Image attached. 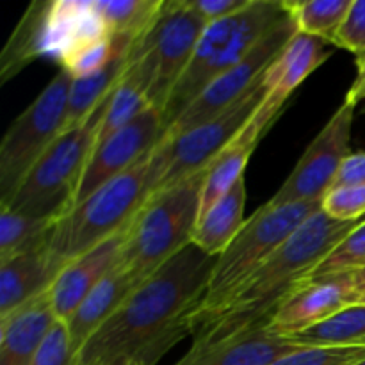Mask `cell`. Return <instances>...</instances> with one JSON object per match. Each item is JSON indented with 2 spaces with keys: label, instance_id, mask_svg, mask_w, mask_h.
Here are the masks:
<instances>
[{
  "label": "cell",
  "instance_id": "1",
  "mask_svg": "<svg viewBox=\"0 0 365 365\" xmlns=\"http://www.w3.org/2000/svg\"><path fill=\"white\" fill-rule=\"evenodd\" d=\"M217 257L191 242L146 278L77 353L75 365H157L185 335Z\"/></svg>",
  "mask_w": 365,
  "mask_h": 365
},
{
  "label": "cell",
  "instance_id": "2",
  "mask_svg": "<svg viewBox=\"0 0 365 365\" xmlns=\"http://www.w3.org/2000/svg\"><path fill=\"white\" fill-rule=\"evenodd\" d=\"M359 223H341L328 217L323 210L309 217L245 282L232 302L195 331V342H216L267 327L280 303L309 280L324 257Z\"/></svg>",
  "mask_w": 365,
  "mask_h": 365
},
{
  "label": "cell",
  "instance_id": "3",
  "mask_svg": "<svg viewBox=\"0 0 365 365\" xmlns=\"http://www.w3.org/2000/svg\"><path fill=\"white\" fill-rule=\"evenodd\" d=\"M321 210V202L271 205L264 203L245 221L237 237L216 259L205 294L189 317L192 335L202 324L232 302L245 282L277 253L309 217Z\"/></svg>",
  "mask_w": 365,
  "mask_h": 365
},
{
  "label": "cell",
  "instance_id": "4",
  "mask_svg": "<svg viewBox=\"0 0 365 365\" xmlns=\"http://www.w3.org/2000/svg\"><path fill=\"white\" fill-rule=\"evenodd\" d=\"M287 16L284 0H252L237 14L207 25L191 63L164 107V130L210 82L245 61Z\"/></svg>",
  "mask_w": 365,
  "mask_h": 365
},
{
  "label": "cell",
  "instance_id": "5",
  "mask_svg": "<svg viewBox=\"0 0 365 365\" xmlns=\"http://www.w3.org/2000/svg\"><path fill=\"white\" fill-rule=\"evenodd\" d=\"M205 175L153 192L130 221L118 266L138 285L192 242Z\"/></svg>",
  "mask_w": 365,
  "mask_h": 365
},
{
  "label": "cell",
  "instance_id": "6",
  "mask_svg": "<svg viewBox=\"0 0 365 365\" xmlns=\"http://www.w3.org/2000/svg\"><path fill=\"white\" fill-rule=\"evenodd\" d=\"M110 95L89 114L84 123L57 138L25 175L14 195L6 203H0V207L25 216L56 221L71 209L86 164L96 145V132Z\"/></svg>",
  "mask_w": 365,
  "mask_h": 365
},
{
  "label": "cell",
  "instance_id": "7",
  "mask_svg": "<svg viewBox=\"0 0 365 365\" xmlns=\"http://www.w3.org/2000/svg\"><path fill=\"white\" fill-rule=\"evenodd\" d=\"M153 152V150H152ZM71 207L56 223L50 248L64 262L125 230L148 198L150 155Z\"/></svg>",
  "mask_w": 365,
  "mask_h": 365
},
{
  "label": "cell",
  "instance_id": "8",
  "mask_svg": "<svg viewBox=\"0 0 365 365\" xmlns=\"http://www.w3.org/2000/svg\"><path fill=\"white\" fill-rule=\"evenodd\" d=\"M266 98L264 75L234 106L214 120L157 143L150 155L148 196L202 173L237 138Z\"/></svg>",
  "mask_w": 365,
  "mask_h": 365
},
{
  "label": "cell",
  "instance_id": "9",
  "mask_svg": "<svg viewBox=\"0 0 365 365\" xmlns=\"http://www.w3.org/2000/svg\"><path fill=\"white\" fill-rule=\"evenodd\" d=\"M73 77L61 70L34 102L11 123L0 143V203H6L25 175L64 130Z\"/></svg>",
  "mask_w": 365,
  "mask_h": 365
},
{
  "label": "cell",
  "instance_id": "10",
  "mask_svg": "<svg viewBox=\"0 0 365 365\" xmlns=\"http://www.w3.org/2000/svg\"><path fill=\"white\" fill-rule=\"evenodd\" d=\"M359 103L346 98L309 148L299 157L292 173L269 200L271 205L321 202L334 187L341 166L351 155V128Z\"/></svg>",
  "mask_w": 365,
  "mask_h": 365
},
{
  "label": "cell",
  "instance_id": "11",
  "mask_svg": "<svg viewBox=\"0 0 365 365\" xmlns=\"http://www.w3.org/2000/svg\"><path fill=\"white\" fill-rule=\"evenodd\" d=\"M298 32L294 20L289 14L273 32L266 36L253 52L245 61L228 70L227 73L220 75L216 81L210 82L191 103L184 109V113L164 130L163 139H173L182 135L191 128L200 127L207 121L214 120L221 113L234 106L239 98L246 95L260 77L266 73L269 64L277 59L289 39Z\"/></svg>",
  "mask_w": 365,
  "mask_h": 365
},
{
  "label": "cell",
  "instance_id": "12",
  "mask_svg": "<svg viewBox=\"0 0 365 365\" xmlns=\"http://www.w3.org/2000/svg\"><path fill=\"white\" fill-rule=\"evenodd\" d=\"M205 27L207 21L189 7L187 0H164L159 16L146 32V45L155 59V78L148 100L160 113L191 63Z\"/></svg>",
  "mask_w": 365,
  "mask_h": 365
},
{
  "label": "cell",
  "instance_id": "13",
  "mask_svg": "<svg viewBox=\"0 0 365 365\" xmlns=\"http://www.w3.org/2000/svg\"><path fill=\"white\" fill-rule=\"evenodd\" d=\"M163 134V113L155 107H148L135 120L96 145L86 164L71 207L82 203L103 184L135 166L155 148Z\"/></svg>",
  "mask_w": 365,
  "mask_h": 365
},
{
  "label": "cell",
  "instance_id": "14",
  "mask_svg": "<svg viewBox=\"0 0 365 365\" xmlns=\"http://www.w3.org/2000/svg\"><path fill=\"white\" fill-rule=\"evenodd\" d=\"M355 303L359 302L349 273L307 280L280 303L267 328L282 337H292L324 323Z\"/></svg>",
  "mask_w": 365,
  "mask_h": 365
},
{
  "label": "cell",
  "instance_id": "15",
  "mask_svg": "<svg viewBox=\"0 0 365 365\" xmlns=\"http://www.w3.org/2000/svg\"><path fill=\"white\" fill-rule=\"evenodd\" d=\"M128 228V227H127ZM127 228L89 252L68 260L50 287V302L57 319L66 323L78 305L88 298L89 292L107 277L120 260Z\"/></svg>",
  "mask_w": 365,
  "mask_h": 365
},
{
  "label": "cell",
  "instance_id": "16",
  "mask_svg": "<svg viewBox=\"0 0 365 365\" xmlns=\"http://www.w3.org/2000/svg\"><path fill=\"white\" fill-rule=\"evenodd\" d=\"M302 346L262 327L216 342H192L173 365H273Z\"/></svg>",
  "mask_w": 365,
  "mask_h": 365
},
{
  "label": "cell",
  "instance_id": "17",
  "mask_svg": "<svg viewBox=\"0 0 365 365\" xmlns=\"http://www.w3.org/2000/svg\"><path fill=\"white\" fill-rule=\"evenodd\" d=\"M280 113V109H273L266 102H262L255 116L239 132L237 138L210 163V166L207 168L205 184H203L200 216L205 214L221 196L227 195L239 178L245 177V170L248 166L250 157L259 146L260 139L273 127Z\"/></svg>",
  "mask_w": 365,
  "mask_h": 365
},
{
  "label": "cell",
  "instance_id": "18",
  "mask_svg": "<svg viewBox=\"0 0 365 365\" xmlns=\"http://www.w3.org/2000/svg\"><path fill=\"white\" fill-rule=\"evenodd\" d=\"M64 266L50 242L0 262V317L48 292Z\"/></svg>",
  "mask_w": 365,
  "mask_h": 365
},
{
  "label": "cell",
  "instance_id": "19",
  "mask_svg": "<svg viewBox=\"0 0 365 365\" xmlns=\"http://www.w3.org/2000/svg\"><path fill=\"white\" fill-rule=\"evenodd\" d=\"M330 56L331 52L323 39L296 32L264 73V102L273 109H284L292 93L317 68L323 66Z\"/></svg>",
  "mask_w": 365,
  "mask_h": 365
},
{
  "label": "cell",
  "instance_id": "20",
  "mask_svg": "<svg viewBox=\"0 0 365 365\" xmlns=\"http://www.w3.org/2000/svg\"><path fill=\"white\" fill-rule=\"evenodd\" d=\"M57 321L50 292L0 317V365H31Z\"/></svg>",
  "mask_w": 365,
  "mask_h": 365
},
{
  "label": "cell",
  "instance_id": "21",
  "mask_svg": "<svg viewBox=\"0 0 365 365\" xmlns=\"http://www.w3.org/2000/svg\"><path fill=\"white\" fill-rule=\"evenodd\" d=\"M138 287L139 285L118 264L107 273V277L89 292L88 298L75 309L70 319L66 321L75 353L81 351L82 346L96 334V330L120 309L121 303Z\"/></svg>",
  "mask_w": 365,
  "mask_h": 365
},
{
  "label": "cell",
  "instance_id": "22",
  "mask_svg": "<svg viewBox=\"0 0 365 365\" xmlns=\"http://www.w3.org/2000/svg\"><path fill=\"white\" fill-rule=\"evenodd\" d=\"M246 178H239L234 187L202 214L192 234V245L210 257H220L237 237L245 225Z\"/></svg>",
  "mask_w": 365,
  "mask_h": 365
},
{
  "label": "cell",
  "instance_id": "23",
  "mask_svg": "<svg viewBox=\"0 0 365 365\" xmlns=\"http://www.w3.org/2000/svg\"><path fill=\"white\" fill-rule=\"evenodd\" d=\"M135 41L118 50L116 56L110 59V63L100 71H96V73L82 78H73L70 89V100H68L66 123H64L63 132L71 130L77 125L84 123L89 114L114 91L118 82L123 77L128 63H130Z\"/></svg>",
  "mask_w": 365,
  "mask_h": 365
},
{
  "label": "cell",
  "instance_id": "24",
  "mask_svg": "<svg viewBox=\"0 0 365 365\" xmlns=\"http://www.w3.org/2000/svg\"><path fill=\"white\" fill-rule=\"evenodd\" d=\"M48 2H34L27 9L25 16L14 29L13 36L7 41L0 61V82H6L32 59L43 57L45 45V20Z\"/></svg>",
  "mask_w": 365,
  "mask_h": 365
},
{
  "label": "cell",
  "instance_id": "25",
  "mask_svg": "<svg viewBox=\"0 0 365 365\" xmlns=\"http://www.w3.org/2000/svg\"><path fill=\"white\" fill-rule=\"evenodd\" d=\"M56 220L31 217L0 207V262L52 242Z\"/></svg>",
  "mask_w": 365,
  "mask_h": 365
},
{
  "label": "cell",
  "instance_id": "26",
  "mask_svg": "<svg viewBox=\"0 0 365 365\" xmlns=\"http://www.w3.org/2000/svg\"><path fill=\"white\" fill-rule=\"evenodd\" d=\"M164 0H93V9L113 36L141 38L159 16Z\"/></svg>",
  "mask_w": 365,
  "mask_h": 365
},
{
  "label": "cell",
  "instance_id": "27",
  "mask_svg": "<svg viewBox=\"0 0 365 365\" xmlns=\"http://www.w3.org/2000/svg\"><path fill=\"white\" fill-rule=\"evenodd\" d=\"M284 2L298 32L323 39L324 43H335V38L351 9L353 0H307V2L284 0Z\"/></svg>",
  "mask_w": 365,
  "mask_h": 365
},
{
  "label": "cell",
  "instance_id": "28",
  "mask_svg": "<svg viewBox=\"0 0 365 365\" xmlns=\"http://www.w3.org/2000/svg\"><path fill=\"white\" fill-rule=\"evenodd\" d=\"M303 346H360L365 348V303L346 307L324 323L292 335Z\"/></svg>",
  "mask_w": 365,
  "mask_h": 365
},
{
  "label": "cell",
  "instance_id": "29",
  "mask_svg": "<svg viewBox=\"0 0 365 365\" xmlns=\"http://www.w3.org/2000/svg\"><path fill=\"white\" fill-rule=\"evenodd\" d=\"M365 267V220L356 225L314 269L309 280L327 278L331 274L351 273Z\"/></svg>",
  "mask_w": 365,
  "mask_h": 365
},
{
  "label": "cell",
  "instance_id": "30",
  "mask_svg": "<svg viewBox=\"0 0 365 365\" xmlns=\"http://www.w3.org/2000/svg\"><path fill=\"white\" fill-rule=\"evenodd\" d=\"M365 360L360 346H302L273 365H356Z\"/></svg>",
  "mask_w": 365,
  "mask_h": 365
},
{
  "label": "cell",
  "instance_id": "31",
  "mask_svg": "<svg viewBox=\"0 0 365 365\" xmlns=\"http://www.w3.org/2000/svg\"><path fill=\"white\" fill-rule=\"evenodd\" d=\"M321 210L341 223L365 220V185H335L321 200Z\"/></svg>",
  "mask_w": 365,
  "mask_h": 365
},
{
  "label": "cell",
  "instance_id": "32",
  "mask_svg": "<svg viewBox=\"0 0 365 365\" xmlns=\"http://www.w3.org/2000/svg\"><path fill=\"white\" fill-rule=\"evenodd\" d=\"M75 359L77 353L71 346L66 323L57 321L31 365H75Z\"/></svg>",
  "mask_w": 365,
  "mask_h": 365
},
{
  "label": "cell",
  "instance_id": "33",
  "mask_svg": "<svg viewBox=\"0 0 365 365\" xmlns=\"http://www.w3.org/2000/svg\"><path fill=\"white\" fill-rule=\"evenodd\" d=\"M334 45L355 53L356 61L365 57V0H353L351 9L335 38Z\"/></svg>",
  "mask_w": 365,
  "mask_h": 365
},
{
  "label": "cell",
  "instance_id": "34",
  "mask_svg": "<svg viewBox=\"0 0 365 365\" xmlns=\"http://www.w3.org/2000/svg\"><path fill=\"white\" fill-rule=\"evenodd\" d=\"M187 4L209 25L212 21L237 14L239 11L246 9L252 4V0H187Z\"/></svg>",
  "mask_w": 365,
  "mask_h": 365
},
{
  "label": "cell",
  "instance_id": "35",
  "mask_svg": "<svg viewBox=\"0 0 365 365\" xmlns=\"http://www.w3.org/2000/svg\"><path fill=\"white\" fill-rule=\"evenodd\" d=\"M335 185H365V152L351 153L341 166Z\"/></svg>",
  "mask_w": 365,
  "mask_h": 365
},
{
  "label": "cell",
  "instance_id": "36",
  "mask_svg": "<svg viewBox=\"0 0 365 365\" xmlns=\"http://www.w3.org/2000/svg\"><path fill=\"white\" fill-rule=\"evenodd\" d=\"M356 66H359V71H356V77L353 81L351 88H349L346 98L353 100V102L359 103L360 100L365 98V57L364 59L356 61Z\"/></svg>",
  "mask_w": 365,
  "mask_h": 365
},
{
  "label": "cell",
  "instance_id": "37",
  "mask_svg": "<svg viewBox=\"0 0 365 365\" xmlns=\"http://www.w3.org/2000/svg\"><path fill=\"white\" fill-rule=\"evenodd\" d=\"M351 282H353V291H355L356 302L365 303V267L362 269L351 271Z\"/></svg>",
  "mask_w": 365,
  "mask_h": 365
},
{
  "label": "cell",
  "instance_id": "38",
  "mask_svg": "<svg viewBox=\"0 0 365 365\" xmlns=\"http://www.w3.org/2000/svg\"><path fill=\"white\" fill-rule=\"evenodd\" d=\"M356 365H365V360H362V362H359Z\"/></svg>",
  "mask_w": 365,
  "mask_h": 365
}]
</instances>
